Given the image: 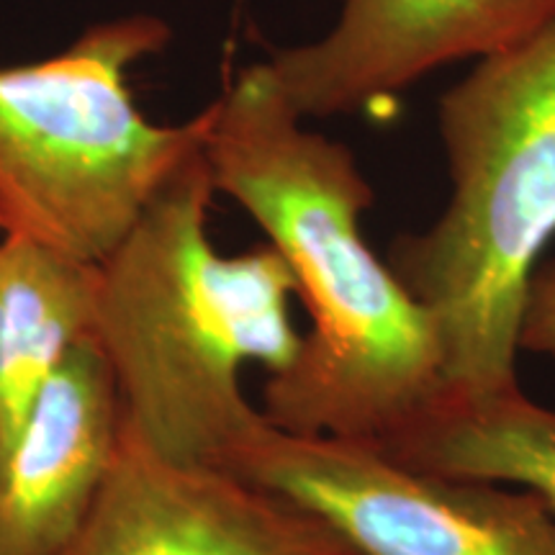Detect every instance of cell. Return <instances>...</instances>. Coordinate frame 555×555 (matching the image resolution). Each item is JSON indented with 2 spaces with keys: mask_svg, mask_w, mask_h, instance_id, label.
Listing matches in <instances>:
<instances>
[{
  "mask_svg": "<svg viewBox=\"0 0 555 555\" xmlns=\"http://www.w3.org/2000/svg\"><path fill=\"white\" fill-rule=\"evenodd\" d=\"M450 196L386 262L427 311L453 397L519 388L532 275L555 240V26L481 60L442 93Z\"/></svg>",
  "mask_w": 555,
  "mask_h": 555,
  "instance_id": "obj_3",
  "label": "cell"
},
{
  "mask_svg": "<svg viewBox=\"0 0 555 555\" xmlns=\"http://www.w3.org/2000/svg\"><path fill=\"white\" fill-rule=\"evenodd\" d=\"M229 470L314 512L360 555H555V512L535 491L406 468L376 442L266 420Z\"/></svg>",
  "mask_w": 555,
  "mask_h": 555,
  "instance_id": "obj_5",
  "label": "cell"
},
{
  "mask_svg": "<svg viewBox=\"0 0 555 555\" xmlns=\"http://www.w3.org/2000/svg\"><path fill=\"white\" fill-rule=\"evenodd\" d=\"M376 446L425 474L535 491L555 512V409L532 401L522 386L481 399L442 391Z\"/></svg>",
  "mask_w": 555,
  "mask_h": 555,
  "instance_id": "obj_10",
  "label": "cell"
},
{
  "mask_svg": "<svg viewBox=\"0 0 555 555\" xmlns=\"http://www.w3.org/2000/svg\"><path fill=\"white\" fill-rule=\"evenodd\" d=\"M214 189L258 221L311 317L291 367L262 393L268 425L301 437L380 442L446 391L427 311L360 232L376 201L347 144L307 127L262 62L211 103Z\"/></svg>",
  "mask_w": 555,
  "mask_h": 555,
  "instance_id": "obj_1",
  "label": "cell"
},
{
  "mask_svg": "<svg viewBox=\"0 0 555 555\" xmlns=\"http://www.w3.org/2000/svg\"><path fill=\"white\" fill-rule=\"evenodd\" d=\"M99 266L18 234L0 240V463L75 345L93 337Z\"/></svg>",
  "mask_w": 555,
  "mask_h": 555,
  "instance_id": "obj_9",
  "label": "cell"
},
{
  "mask_svg": "<svg viewBox=\"0 0 555 555\" xmlns=\"http://www.w3.org/2000/svg\"><path fill=\"white\" fill-rule=\"evenodd\" d=\"M519 347L522 352L555 358V260H543L532 275Z\"/></svg>",
  "mask_w": 555,
  "mask_h": 555,
  "instance_id": "obj_11",
  "label": "cell"
},
{
  "mask_svg": "<svg viewBox=\"0 0 555 555\" xmlns=\"http://www.w3.org/2000/svg\"><path fill=\"white\" fill-rule=\"evenodd\" d=\"M114 371L86 337L47 380L0 463V555H65L121 446Z\"/></svg>",
  "mask_w": 555,
  "mask_h": 555,
  "instance_id": "obj_8",
  "label": "cell"
},
{
  "mask_svg": "<svg viewBox=\"0 0 555 555\" xmlns=\"http://www.w3.org/2000/svg\"><path fill=\"white\" fill-rule=\"evenodd\" d=\"M65 555H360L343 535L232 470L183 466L124 435Z\"/></svg>",
  "mask_w": 555,
  "mask_h": 555,
  "instance_id": "obj_7",
  "label": "cell"
},
{
  "mask_svg": "<svg viewBox=\"0 0 555 555\" xmlns=\"http://www.w3.org/2000/svg\"><path fill=\"white\" fill-rule=\"evenodd\" d=\"M170 37L159 16L131 13L52 57L0 67V232L90 266L114 253L211 127V103L157 124L131 95V67Z\"/></svg>",
  "mask_w": 555,
  "mask_h": 555,
  "instance_id": "obj_4",
  "label": "cell"
},
{
  "mask_svg": "<svg viewBox=\"0 0 555 555\" xmlns=\"http://www.w3.org/2000/svg\"><path fill=\"white\" fill-rule=\"evenodd\" d=\"M555 26V0H339L322 37L262 60L298 119L388 106L437 69L515 50Z\"/></svg>",
  "mask_w": 555,
  "mask_h": 555,
  "instance_id": "obj_6",
  "label": "cell"
},
{
  "mask_svg": "<svg viewBox=\"0 0 555 555\" xmlns=\"http://www.w3.org/2000/svg\"><path fill=\"white\" fill-rule=\"evenodd\" d=\"M214 193L201 147L99 262L93 339L114 371L124 435L165 461L229 470L266 425L240 371L258 363L278 376L304 335L283 255L273 245L221 255L211 242Z\"/></svg>",
  "mask_w": 555,
  "mask_h": 555,
  "instance_id": "obj_2",
  "label": "cell"
}]
</instances>
